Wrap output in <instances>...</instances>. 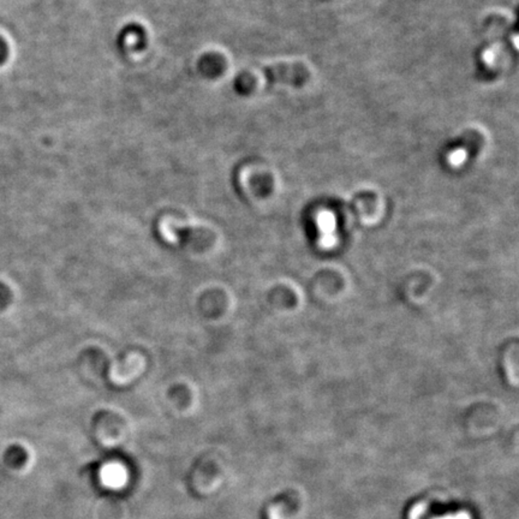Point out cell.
I'll use <instances>...</instances> for the list:
<instances>
[{"mask_svg": "<svg viewBox=\"0 0 519 519\" xmlns=\"http://www.w3.org/2000/svg\"><path fill=\"white\" fill-rule=\"evenodd\" d=\"M127 368H124L123 372H117V374H110L111 380L115 384H127L129 381L132 380L134 377H137L139 374L135 372H129V369L139 368L142 367L144 368V358L139 355H131L127 361Z\"/></svg>", "mask_w": 519, "mask_h": 519, "instance_id": "3", "label": "cell"}, {"mask_svg": "<svg viewBox=\"0 0 519 519\" xmlns=\"http://www.w3.org/2000/svg\"><path fill=\"white\" fill-rule=\"evenodd\" d=\"M8 45L4 40L0 38V65L5 63V60L8 59Z\"/></svg>", "mask_w": 519, "mask_h": 519, "instance_id": "4", "label": "cell"}, {"mask_svg": "<svg viewBox=\"0 0 519 519\" xmlns=\"http://www.w3.org/2000/svg\"><path fill=\"white\" fill-rule=\"evenodd\" d=\"M263 79L270 84H285L300 87L309 81L312 72L303 62H278L262 69Z\"/></svg>", "mask_w": 519, "mask_h": 519, "instance_id": "1", "label": "cell"}, {"mask_svg": "<svg viewBox=\"0 0 519 519\" xmlns=\"http://www.w3.org/2000/svg\"><path fill=\"white\" fill-rule=\"evenodd\" d=\"M435 519H470V515L467 512H458V513H450V515H445L443 517H438Z\"/></svg>", "mask_w": 519, "mask_h": 519, "instance_id": "5", "label": "cell"}, {"mask_svg": "<svg viewBox=\"0 0 519 519\" xmlns=\"http://www.w3.org/2000/svg\"><path fill=\"white\" fill-rule=\"evenodd\" d=\"M101 480L108 487H122L127 482V472L118 464H110L103 469Z\"/></svg>", "mask_w": 519, "mask_h": 519, "instance_id": "2", "label": "cell"}]
</instances>
